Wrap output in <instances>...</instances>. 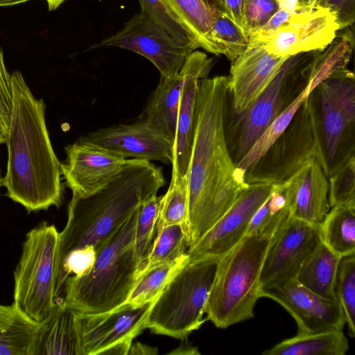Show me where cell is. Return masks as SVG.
Segmentation results:
<instances>
[{
    "mask_svg": "<svg viewBox=\"0 0 355 355\" xmlns=\"http://www.w3.org/2000/svg\"><path fill=\"white\" fill-rule=\"evenodd\" d=\"M165 183L161 167L130 158L95 192L85 196L72 194L66 225L59 232L55 290H62L69 277L87 272L101 246Z\"/></svg>",
    "mask_w": 355,
    "mask_h": 355,
    "instance_id": "6da1fadb",
    "label": "cell"
},
{
    "mask_svg": "<svg viewBox=\"0 0 355 355\" xmlns=\"http://www.w3.org/2000/svg\"><path fill=\"white\" fill-rule=\"evenodd\" d=\"M230 76L200 80L187 172L191 246L230 208L247 184L229 153L224 110ZM189 249V248H188Z\"/></svg>",
    "mask_w": 355,
    "mask_h": 355,
    "instance_id": "7a4b0ae2",
    "label": "cell"
},
{
    "mask_svg": "<svg viewBox=\"0 0 355 355\" xmlns=\"http://www.w3.org/2000/svg\"><path fill=\"white\" fill-rule=\"evenodd\" d=\"M11 80L8 162L2 185L6 196L28 212L59 207L63 193L61 163L46 128L45 103L33 96L19 71L12 73Z\"/></svg>",
    "mask_w": 355,
    "mask_h": 355,
    "instance_id": "3957f363",
    "label": "cell"
},
{
    "mask_svg": "<svg viewBox=\"0 0 355 355\" xmlns=\"http://www.w3.org/2000/svg\"><path fill=\"white\" fill-rule=\"evenodd\" d=\"M139 208L98 250L87 272L66 280L62 300L75 312L104 313L126 302L139 267L135 252Z\"/></svg>",
    "mask_w": 355,
    "mask_h": 355,
    "instance_id": "277c9868",
    "label": "cell"
},
{
    "mask_svg": "<svg viewBox=\"0 0 355 355\" xmlns=\"http://www.w3.org/2000/svg\"><path fill=\"white\" fill-rule=\"evenodd\" d=\"M319 51L288 56L268 86L241 112H232L226 99L225 137L236 166L272 123L310 87Z\"/></svg>",
    "mask_w": 355,
    "mask_h": 355,
    "instance_id": "5b68a950",
    "label": "cell"
},
{
    "mask_svg": "<svg viewBox=\"0 0 355 355\" xmlns=\"http://www.w3.org/2000/svg\"><path fill=\"white\" fill-rule=\"evenodd\" d=\"M271 237L245 235L220 258L205 308L206 320L225 329L254 316L261 297L260 275Z\"/></svg>",
    "mask_w": 355,
    "mask_h": 355,
    "instance_id": "8992f818",
    "label": "cell"
},
{
    "mask_svg": "<svg viewBox=\"0 0 355 355\" xmlns=\"http://www.w3.org/2000/svg\"><path fill=\"white\" fill-rule=\"evenodd\" d=\"M306 101L316 140L317 155L329 178L355 156V77L338 69L309 92Z\"/></svg>",
    "mask_w": 355,
    "mask_h": 355,
    "instance_id": "52a82bcc",
    "label": "cell"
},
{
    "mask_svg": "<svg viewBox=\"0 0 355 355\" xmlns=\"http://www.w3.org/2000/svg\"><path fill=\"white\" fill-rule=\"evenodd\" d=\"M220 258L189 260L153 302L146 329L181 339L198 329L206 321L205 308Z\"/></svg>",
    "mask_w": 355,
    "mask_h": 355,
    "instance_id": "ba28073f",
    "label": "cell"
},
{
    "mask_svg": "<svg viewBox=\"0 0 355 355\" xmlns=\"http://www.w3.org/2000/svg\"><path fill=\"white\" fill-rule=\"evenodd\" d=\"M59 232L53 225L30 230L14 271L13 306L40 324L55 303V276Z\"/></svg>",
    "mask_w": 355,
    "mask_h": 355,
    "instance_id": "9c48e42d",
    "label": "cell"
},
{
    "mask_svg": "<svg viewBox=\"0 0 355 355\" xmlns=\"http://www.w3.org/2000/svg\"><path fill=\"white\" fill-rule=\"evenodd\" d=\"M316 155L315 136L306 97L284 131L245 171L244 180L247 184H282Z\"/></svg>",
    "mask_w": 355,
    "mask_h": 355,
    "instance_id": "30bf717a",
    "label": "cell"
},
{
    "mask_svg": "<svg viewBox=\"0 0 355 355\" xmlns=\"http://www.w3.org/2000/svg\"><path fill=\"white\" fill-rule=\"evenodd\" d=\"M338 31L335 15L327 8L318 6L288 13L275 31L254 32L248 37L250 43L261 46L276 55L288 57L324 49Z\"/></svg>",
    "mask_w": 355,
    "mask_h": 355,
    "instance_id": "8fae6325",
    "label": "cell"
},
{
    "mask_svg": "<svg viewBox=\"0 0 355 355\" xmlns=\"http://www.w3.org/2000/svg\"><path fill=\"white\" fill-rule=\"evenodd\" d=\"M116 46L137 53L149 60L162 76H174L180 71L188 55L197 48L184 45L148 16L135 14L114 35L92 49Z\"/></svg>",
    "mask_w": 355,
    "mask_h": 355,
    "instance_id": "7c38bea8",
    "label": "cell"
},
{
    "mask_svg": "<svg viewBox=\"0 0 355 355\" xmlns=\"http://www.w3.org/2000/svg\"><path fill=\"white\" fill-rule=\"evenodd\" d=\"M320 241L319 226L291 215L270 239L261 271V286L295 278L303 262Z\"/></svg>",
    "mask_w": 355,
    "mask_h": 355,
    "instance_id": "4fadbf2b",
    "label": "cell"
},
{
    "mask_svg": "<svg viewBox=\"0 0 355 355\" xmlns=\"http://www.w3.org/2000/svg\"><path fill=\"white\" fill-rule=\"evenodd\" d=\"M261 297L270 298L284 307L295 319L297 334L343 330L346 324L336 299L319 295L295 278L261 286Z\"/></svg>",
    "mask_w": 355,
    "mask_h": 355,
    "instance_id": "5bb4252c",
    "label": "cell"
},
{
    "mask_svg": "<svg viewBox=\"0 0 355 355\" xmlns=\"http://www.w3.org/2000/svg\"><path fill=\"white\" fill-rule=\"evenodd\" d=\"M273 184H248L230 208L187 251L189 260L221 257L245 236L251 218L268 198Z\"/></svg>",
    "mask_w": 355,
    "mask_h": 355,
    "instance_id": "9a60e30c",
    "label": "cell"
},
{
    "mask_svg": "<svg viewBox=\"0 0 355 355\" xmlns=\"http://www.w3.org/2000/svg\"><path fill=\"white\" fill-rule=\"evenodd\" d=\"M125 159L172 164L173 142L141 118L130 123L101 128L78 139Z\"/></svg>",
    "mask_w": 355,
    "mask_h": 355,
    "instance_id": "2e32d148",
    "label": "cell"
},
{
    "mask_svg": "<svg viewBox=\"0 0 355 355\" xmlns=\"http://www.w3.org/2000/svg\"><path fill=\"white\" fill-rule=\"evenodd\" d=\"M153 302L140 306L123 304L99 313L76 312L83 355L102 354L118 343L132 342L146 329Z\"/></svg>",
    "mask_w": 355,
    "mask_h": 355,
    "instance_id": "e0dca14e",
    "label": "cell"
},
{
    "mask_svg": "<svg viewBox=\"0 0 355 355\" xmlns=\"http://www.w3.org/2000/svg\"><path fill=\"white\" fill-rule=\"evenodd\" d=\"M287 58L250 43L231 64L227 96L230 109L234 113L245 110L268 86Z\"/></svg>",
    "mask_w": 355,
    "mask_h": 355,
    "instance_id": "ac0fdd59",
    "label": "cell"
},
{
    "mask_svg": "<svg viewBox=\"0 0 355 355\" xmlns=\"http://www.w3.org/2000/svg\"><path fill=\"white\" fill-rule=\"evenodd\" d=\"M66 159L61 164L62 175L72 194H91L110 181L126 159L79 139L65 148Z\"/></svg>",
    "mask_w": 355,
    "mask_h": 355,
    "instance_id": "d6986e66",
    "label": "cell"
},
{
    "mask_svg": "<svg viewBox=\"0 0 355 355\" xmlns=\"http://www.w3.org/2000/svg\"><path fill=\"white\" fill-rule=\"evenodd\" d=\"M212 65V59L205 53L196 50L188 55L182 65L185 80L173 141L172 175L184 176L187 174L193 146L194 111L198 83L200 79L208 76Z\"/></svg>",
    "mask_w": 355,
    "mask_h": 355,
    "instance_id": "ffe728a7",
    "label": "cell"
},
{
    "mask_svg": "<svg viewBox=\"0 0 355 355\" xmlns=\"http://www.w3.org/2000/svg\"><path fill=\"white\" fill-rule=\"evenodd\" d=\"M291 216L320 226L329 211V180L316 157L280 184Z\"/></svg>",
    "mask_w": 355,
    "mask_h": 355,
    "instance_id": "44dd1931",
    "label": "cell"
},
{
    "mask_svg": "<svg viewBox=\"0 0 355 355\" xmlns=\"http://www.w3.org/2000/svg\"><path fill=\"white\" fill-rule=\"evenodd\" d=\"M31 355H83L76 312L62 298L40 324Z\"/></svg>",
    "mask_w": 355,
    "mask_h": 355,
    "instance_id": "7402d4cb",
    "label": "cell"
},
{
    "mask_svg": "<svg viewBox=\"0 0 355 355\" xmlns=\"http://www.w3.org/2000/svg\"><path fill=\"white\" fill-rule=\"evenodd\" d=\"M185 80L182 67L174 76H162L139 118L174 141L180 101Z\"/></svg>",
    "mask_w": 355,
    "mask_h": 355,
    "instance_id": "603a6c76",
    "label": "cell"
},
{
    "mask_svg": "<svg viewBox=\"0 0 355 355\" xmlns=\"http://www.w3.org/2000/svg\"><path fill=\"white\" fill-rule=\"evenodd\" d=\"M349 343L343 330L297 334L262 352L263 355H345Z\"/></svg>",
    "mask_w": 355,
    "mask_h": 355,
    "instance_id": "cb8c5ba5",
    "label": "cell"
},
{
    "mask_svg": "<svg viewBox=\"0 0 355 355\" xmlns=\"http://www.w3.org/2000/svg\"><path fill=\"white\" fill-rule=\"evenodd\" d=\"M340 259L321 241L303 262L295 279L319 295L336 299L334 286Z\"/></svg>",
    "mask_w": 355,
    "mask_h": 355,
    "instance_id": "d4e9b609",
    "label": "cell"
},
{
    "mask_svg": "<svg viewBox=\"0 0 355 355\" xmlns=\"http://www.w3.org/2000/svg\"><path fill=\"white\" fill-rule=\"evenodd\" d=\"M319 227L321 241L338 257L355 252V207H332Z\"/></svg>",
    "mask_w": 355,
    "mask_h": 355,
    "instance_id": "484cf974",
    "label": "cell"
},
{
    "mask_svg": "<svg viewBox=\"0 0 355 355\" xmlns=\"http://www.w3.org/2000/svg\"><path fill=\"white\" fill-rule=\"evenodd\" d=\"M195 37L200 48L218 55L211 37L214 11L202 0H164Z\"/></svg>",
    "mask_w": 355,
    "mask_h": 355,
    "instance_id": "4316f807",
    "label": "cell"
},
{
    "mask_svg": "<svg viewBox=\"0 0 355 355\" xmlns=\"http://www.w3.org/2000/svg\"><path fill=\"white\" fill-rule=\"evenodd\" d=\"M190 243L189 234L180 225H168L156 232L150 251L139 265L137 279L150 268L186 254Z\"/></svg>",
    "mask_w": 355,
    "mask_h": 355,
    "instance_id": "83f0119b",
    "label": "cell"
},
{
    "mask_svg": "<svg viewBox=\"0 0 355 355\" xmlns=\"http://www.w3.org/2000/svg\"><path fill=\"white\" fill-rule=\"evenodd\" d=\"M171 225H181L189 234L191 241L187 174L184 176L172 175L166 192L161 196L156 232Z\"/></svg>",
    "mask_w": 355,
    "mask_h": 355,
    "instance_id": "f1b7e54d",
    "label": "cell"
},
{
    "mask_svg": "<svg viewBox=\"0 0 355 355\" xmlns=\"http://www.w3.org/2000/svg\"><path fill=\"white\" fill-rule=\"evenodd\" d=\"M187 253L180 257L155 266L143 274L136 282L126 302L140 306L155 301L174 275L189 261Z\"/></svg>",
    "mask_w": 355,
    "mask_h": 355,
    "instance_id": "f546056e",
    "label": "cell"
},
{
    "mask_svg": "<svg viewBox=\"0 0 355 355\" xmlns=\"http://www.w3.org/2000/svg\"><path fill=\"white\" fill-rule=\"evenodd\" d=\"M39 325L15 309L0 329V355H31Z\"/></svg>",
    "mask_w": 355,
    "mask_h": 355,
    "instance_id": "4dcf8cb0",
    "label": "cell"
},
{
    "mask_svg": "<svg viewBox=\"0 0 355 355\" xmlns=\"http://www.w3.org/2000/svg\"><path fill=\"white\" fill-rule=\"evenodd\" d=\"M211 37L218 54L233 61L248 47L250 39L245 31L225 13L214 11Z\"/></svg>",
    "mask_w": 355,
    "mask_h": 355,
    "instance_id": "1f68e13d",
    "label": "cell"
},
{
    "mask_svg": "<svg viewBox=\"0 0 355 355\" xmlns=\"http://www.w3.org/2000/svg\"><path fill=\"white\" fill-rule=\"evenodd\" d=\"M335 296L340 304L349 335L355 337V252L340 257L338 266Z\"/></svg>",
    "mask_w": 355,
    "mask_h": 355,
    "instance_id": "d6a6232c",
    "label": "cell"
},
{
    "mask_svg": "<svg viewBox=\"0 0 355 355\" xmlns=\"http://www.w3.org/2000/svg\"><path fill=\"white\" fill-rule=\"evenodd\" d=\"M141 12L165 29L179 43L200 47L198 42L164 0H139Z\"/></svg>",
    "mask_w": 355,
    "mask_h": 355,
    "instance_id": "836d02e7",
    "label": "cell"
},
{
    "mask_svg": "<svg viewBox=\"0 0 355 355\" xmlns=\"http://www.w3.org/2000/svg\"><path fill=\"white\" fill-rule=\"evenodd\" d=\"M161 196L153 195L139 208L135 230V252L139 265L146 258L156 232V222Z\"/></svg>",
    "mask_w": 355,
    "mask_h": 355,
    "instance_id": "e575fe53",
    "label": "cell"
},
{
    "mask_svg": "<svg viewBox=\"0 0 355 355\" xmlns=\"http://www.w3.org/2000/svg\"><path fill=\"white\" fill-rule=\"evenodd\" d=\"M328 179L330 207H355V156Z\"/></svg>",
    "mask_w": 355,
    "mask_h": 355,
    "instance_id": "d590c367",
    "label": "cell"
},
{
    "mask_svg": "<svg viewBox=\"0 0 355 355\" xmlns=\"http://www.w3.org/2000/svg\"><path fill=\"white\" fill-rule=\"evenodd\" d=\"M279 8L277 0H247L244 24L248 35L263 26Z\"/></svg>",
    "mask_w": 355,
    "mask_h": 355,
    "instance_id": "8d00e7d4",
    "label": "cell"
},
{
    "mask_svg": "<svg viewBox=\"0 0 355 355\" xmlns=\"http://www.w3.org/2000/svg\"><path fill=\"white\" fill-rule=\"evenodd\" d=\"M12 102L11 75L6 69L3 51L0 47V121L7 132V135L10 121Z\"/></svg>",
    "mask_w": 355,
    "mask_h": 355,
    "instance_id": "74e56055",
    "label": "cell"
},
{
    "mask_svg": "<svg viewBox=\"0 0 355 355\" xmlns=\"http://www.w3.org/2000/svg\"><path fill=\"white\" fill-rule=\"evenodd\" d=\"M320 6L327 8L336 19L339 30L352 26L355 19V0H322Z\"/></svg>",
    "mask_w": 355,
    "mask_h": 355,
    "instance_id": "f35d334b",
    "label": "cell"
},
{
    "mask_svg": "<svg viewBox=\"0 0 355 355\" xmlns=\"http://www.w3.org/2000/svg\"><path fill=\"white\" fill-rule=\"evenodd\" d=\"M246 2L247 0H223L225 15L244 31V13Z\"/></svg>",
    "mask_w": 355,
    "mask_h": 355,
    "instance_id": "ab89813d",
    "label": "cell"
},
{
    "mask_svg": "<svg viewBox=\"0 0 355 355\" xmlns=\"http://www.w3.org/2000/svg\"><path fill=\"white\" fill-rule=\"evenodd\" d=\"M279 8L293 14L320 6L322 0H277Z\"/></svg>",
    "mask_w": 355,
    "mask_h": 355,
    "instance_id": "60d3db41",
    "label": "cell"
},
{
    "mask_svg": "<svg viewBox=\"0 0 355 355\" xmlns=\"http://www.w3.org/2000/svg\"><path fill=\"white\" fill-rule=\"evenodd\" d=\"M157 348L137 342L134 344L132 343L128 354L149 355L157 354Z\"/></svg>",
    "mask_w": 355,
    "mask_h": 355,
    "instance_id": "b9f144b4",
    "label": "cell"
},
{
    "mask_svg": "<svg viewBox=\"0 0 355 355\" xmlns=\"http://www.w3.org/2000/svg\"><path fill=\"white\" fill-rule=\"evenodd\" d=\"M15 311L12 305H3L0 304V329L2 328L10 319Z\"/></svg>",
    "mask_w": 355,
    "mask_h": 355,
    "instance_id": "7bdbcfd3",
    "label": "cell"
},
{
    "mask_svg": "<svg viewBox=\"0 0 355 355\" xmlns=\"http://www.w3.org/2000/svg\"><path fill=\"white\" fill-rule=\"evenodd\" d=\"M183 343L175 350L170 352L171 354H200L197 347L189 344L187 338H182Z\"/></svg>",
    "mask_w": 355,
    "mask_h": 355,
    "instance_id": "ee69618b",
    "label": "cell"
},
{
    "mask_svg": "<svg viewBox=\"0 0 355 355\" xmlns=\"http://www.w3.org/2000/svg\"><path fill=\"white\" fill-rule=\"evenodd\" d=\"M209 8L225 13L223 0H202Z\"/></svg>",
    "mask_w": 355,
    "mask_h": 355,
    "instance_id": "f6af8a7d",
    "label": "cell"
},
{
    "mask_svg": "<svg viewBox=\"0 0 355 355\" xmlns=\"http://www.w3.org/2000/svg\"><path fill=\"white\" fill-rule=\"evenodd\" d=\"M50 11L56 10L66 0H45Z\"/></svg>",
    "mask_w": 355,
    "mask_h": 355,
    "instance_id": "bcb514c9",
    "label": "cell"
},
{
    "mask_svg": "<svg viewBox=\"0 0 355 355\" xmlns=\"http://www.w3.org/2000/svg\"><path fill=\"white\" fill-rule=\"evenodd\" d=\"M30 0H0V7L12 6Z\"/></svg>",
    "mask_w": 355,
    "mask_h": 355,
    "instance_id": "7dc6e473",
    "label": "cell"
},
{
    "mask_svg": "<svg viewBox=\"0 0 355 355\" xmlns=\"http://www.w3.org/2000/svg\"><path fill=\"white\" fill-rule=\"evenodd\" d=\"M7 139V132L0 121V144H6Z\"/></svg>",
    "mask_w": 355,
    "mask_h": 355,
    "instance_id": "c3c4849f",
    "label": "cell"
},
{
    "mask_svg": "<svg viewBox=\"0 0 355 355\" xmlns=\"http://www.w3.org/2000/svg\"><path fill=\"white\" fill-rule=\"evenodd\" d=\"M1 184H2V178L1 177V173H0V187H1Z\"/></svg>",
    "mask_w": 355,
    "mask_h": 355,
    "instance_id": "681fc988",
    "label": "cell"
}]
</instances>
